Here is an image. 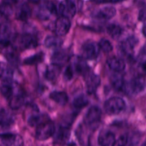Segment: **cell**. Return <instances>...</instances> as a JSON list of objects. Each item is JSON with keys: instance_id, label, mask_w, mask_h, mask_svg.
Here are the masks:
<instances>
[{"instance_id": "17", "label": "cell", "mask_w": 146, "mask_h": 146, "mask_svg": "<svg viewBox=\"0 0 146 146\" xmlns=\"http://www.w3.org/2000/svg\"><path fill=\"white\" fill-rule=\"evenodd\" d=\"M11 29L7 23L0 22V45L10 43Z\"/></svg>"}, {"instance_id": "24", "label": "cell", "mask_w": 146, "mask_h": 146, "mask_svg": "<svg viewBox=\"0 0 146 146\" xmlns=\"http://www.w3.org/2000/svg\"><path fill=\"white\" fill-rule=\"evenodd\" d=\"M25 102L24 96L18 92L9 99V106L12 109H18L23 106Z\"/></svg>"}, {"instance_id": "9", "label": "cell", "mask_w": 146, "mask_h": 146, "mask_svg": "<svg viewBox=\"0 0 146 146\" xmlns=\"http://www.w3.org/2000/svg\"><path fill=\"white\" fill-rule=\"evenodd\" d=\"M71 28V21L69 19L64 17H61L56 21L55 32L58 36L66 35L69 31Z\"/></svg>"}, {"instance_id": "31", "label": "cell", "mask_w": 146, "mask_h": 146, "mask_svg": "<svg viewBox=\"0 0 146 146\" xmlns=\"http://www.w3.org/2000/svg\"><path fill=\"white\" fill-rule=\"evenodd\" d=\"M13 9L11 4L9 3H3L0 5V15L3 17H9L12 14Z\"/></svg>"}, {"instance_id": "41", "label": "cell", "mask_w": 146, "mask_h": 146, "mask_svg": "<svg viewBox=\"0 0 146 146\" xmlns=\"http://www.w3.org/2000/svg\"><path fill=\"white\" fill-rule=\"evenodd\" d=\"M9 1H11V2H12V3H16V2H17L19 0H9Z\"/></svg>"}, {"instance_id": "39", "label": "cell", "mask_w": 146, "mask_h": 146, "mask_svg": "<svg viewBox=\"0 0 146 146\" xmlns=\"http://www.w3.org/2000/svg\"><path fill=\"white\" fill-rule=\"evenodd\" d=\"M143 34L146 37V25L144 26L143 28Z\"/></svg>"}, {"instance_id": "2", "label": "cell", "mask_w": 146, "mask_h": 146, "mask_svg": "<svg viewBox=\"0 0 146 146\" xmlns=\"http://www.w3.org/2000/svg\"><path fill=\"white\" fill-rule=\"evenodd\" d=\"M55 133V125L51 121H45L37 126L36 138L41 141H46Z\"/></svg>"}, {"instance_id": "8", "label": "cell", "mask_w": 146, "mask_h": 146, "mask_svg": "<svg viewBox=\"0 0 146 146\" xmlns=\"http://www.w3.org/2000/svg\"><path fill=\"white\" fill-rule=\"evenodd\" d=\"M145 78L143 76H137L128 84V91L135 94L142 92L145 87Z\"/></svg>"}, {"instance_id": "16", "label": "cell", "mask_w": 146, "mask_h": 146, "mask_svg": "<svg viewBox=\"0 0 146 146\" xmlns=\"http://www.w3.org/2000/svg\"><path fill=\"white\" fill-rule=\"evenodd\" d=\"M60 74H61V66L53 63L46 67L44 76L47 80L52 81L56 79Z\"/></svg>"}, {"instance_id": "25", "label": "cell", "mask_w": 146, "mask_h": 146, "mask_svg": "<svg viewBox=\"0 0 146 146\" xmlns=\"http://www.w3.org/2000/svg\"><path fill=\"white\" fill-rule=\"evenodd\" d=\"M70 137L69 129L66 127H61L57 131L55 135V142L56 143H64L67 141Z\"/></svg>"}, {"instance_id": "29", "label": "cell", "mask_w": 146, "mask_h": 146, "mask_svg": "<svg viewBox=\"0 0 146 146\" xmlns=\"http://www.w3.org/2000/svg\"><path fill=\"white\" fill-rule=\"evenodd\" d=\"M88 104V99L84 95H80L75 98L73 101V105L76 108H83Z\"/></svg>"}, {"instance_id": "34", "label": "cell", "mask_w": 146, "mask_h": 146, "mask_svg": "<svg viewBox=\"0 0 146 146\" xmlns=\"http://www.w3.org/2000/svg\"><path fill=\"white\" fill-rule=\"evenodd\" d=\"M138 62L143 69L146 70V44L141 48L138 55Z\"/></svg>"}, {"instance_id": "4", "label": "cell", "mask_w": 146, "mask_h": 146, "mask_svg": "<svg viewBox=\"0 0 146 146\" xmlns=\"http://www.w3.org/2000/svg\"><path fill=\"white\" fill-rule=\"evenodd\" d=\"M100 49L99 44H97L94 41L86 42L81 48L83 58L91 60L95 59L99 55Z\"/></svg>"}, {"instance_id": "40", "label": "cell", "mask_w": 146, "mask_h": 146, "mask_svg": "<svg viewBox=\"0 0 146 146\" xmlns=\"http://www.w3.org/2000/svg\"><path fill=\"white\" fill-rule=\"evenodd\" d=\"M29 1L33 3H39L40 1H41L42 0H29Z\"/></svg>"}, {"instance_id": "3", "label": "cell", "mask_w": 146, "mask_h": 146, "mask_svg": "<svg viewBox=\"0 0 146 146\" xmlns=\"http://www.w3.org/2000/svg\"><path fill=\"white\" fill-rule=\"evenodd\" d=\"M102 112L99 107L96 106L91 107L84 117V121L90 127H96L101 121Z\"/></svg>"}, {"instance_id": "36", "label": "cell", "mask_w": 146, "mask_h": 146, "mask_svg": "<svg viewBox=\"0 0 146 146\" xmlns=\"http://www.w3.org/2000/svg\"><path fill=\"white\" fill-rule=\"evenodd\" d=\"M73 76H74V68L71 66H68L64 71V78L66 80H70L73 78Z\"/></svg>"}, {"instance_id": "21", "label": "cell", "mask_w": 146, "mask_h": 146, "mask_svg": "<svg viewBox=\"0 0 146 146\" xmlns=\"http://www.w3.org/2000/svg\"><path fill=\"white\" fill-rule=\"evenodd\" d=\"M63 41L57 36H48L44 41V45L49 48H58L62 46Z\"/></svg>"}, {"instance_id": "20", "label": "cell", "mask_w": 146, "mask_h": 146, "mask_svg": "<svg viewBox=\"0 0 146 146\" xmlns=\"http://www.w3.org/2000/svg\"><path fill=\"white\" fill-rule=\"evenodd\" d=\"M50 98L61 106H65L68 101V95L63 91H54L50 94Z\"/></svg>"}, {"instance_id": "1", "label": "cell", "mask_w": 146, "mask_h": 146, "mask_svg": "<svg viewBox=\"0 0 146 146\" xmlns=\"http://www.w3.org/2000/svg\"><path fill=\"white\" fill-rule=\"evenodd\" d=\"M125 108V101L120 97H113L109 98L104 104V109L106 112L110 115H116L121 113Z\"/></svg>"}, {"instance_id": "33", "label": "cell", "mask_w": 146, "mask_h": 146, "mask_svg": "<svg viewBox=\"0 0 146 146\" xmlns=\"http://www.w3.org/2000/svg\"><path fill=\"white\" fill-rule=\"evenodd\" d=\"M99 46L101 49L105 53H110L113 51V46L108 40L103 38L100 41Z\"/></svg>"}, {"instance_id": "30", "label": "cell", "mask_w": 146, "mask_h": 146, "mask_svg": "<svg viewBox=\"0 0 146 146\" xmlns=\"http://www.w3.org/2000/svg\"><path fill=\"white\" fill-rule=\"evenodd\" d=\"M44 58V54L43 53H38V54H35L34 56L29 57L24 60V64L27 65H34L38 63L41 62Z\"/></svg>"}, {"instance_id": "22", "label": "cell", "mask_w": 146, "mask_h": 146, "mask_svg": "<svg viewBox=\"0 0 146 146\" xmlns=\"http://www.w3.org/2000/svg\"><path fill=\"white\" fill-rule=\"evenodd\" d=\"M31 11L30 7L27 4H24L19 8L16 17L20 21H27L31 17Z\"/></svg>"}, {"instance_id": "11", "label": "cell", "mask_w": 146, "mask_h": 146, "mask_svg": "<svg viewBox=\"0 0 146 146\" xmlns=\"http://www.w3.org/2000/svg\"><path fill=\"white\" fill-rule=\"evenodd\" d=\"M85 81L86 83L88 91L91 94L95 92L101 84L100 77L93 73L88 72L86 74H85Z\"/></svg>"}, {"instance_id": "32", "label": "cell", "mask_w": 146, "mask_h": 146, "mask_svg": "<svg viewBox=\"0 0 146 146\" xmlns=\"http://www.w3.org/2000/svg\"><path fill=\"white\" fill-rule=\"evenodd\" d=\"M44 115H33L29 118L28 123L31 126H38L42 123L45 122V118Z\"/></svg>"}, {"instance_id": "27", "label": "cell", "mask_w": 146, "mask_h": 146, "mask_svg": "<svg viewBox=\"0 0 146 146\" xmlns=\"http://www.w3.org/2000/svg\"><path fill=\"white\" fill-rule=\"evenodd\" d=\"M74 66L76 72L81 74H86L88 73V67L86 61H84V58L78 57L75 60V63L74 64Z\"/></svg>"}, {"instance_id": "38", "label": "cell", "mask_w": 146, "mask_h": 146, "mask_svg": "<svg viewBox=\"0 0 146 146\" xmlns=\"http://www.w3.org/2000/svg\"><path fill=\"white\" fill-rule=\"evenodd\" d=\"M122 1L123 0H98L100 3H117Z\"/></svg>"}, {"instance_id": "19", "label": "cell", "mask_w": 146, "mask_h": 146, "mask_svg": "<svg viewBox=\"0 0 146 146\" xmlns=\"http://www.w3.org/2000/svg\"><path fill=\"white\" fill-rule=\"evenodd\" d=\"M13 74V70L8 64L0 62V80L3 81H11Z\"/></svg>"}, {"instance_id": "13", "label": "cell", "mask_w": 146, "mask_h": 146, "mask_svg": "<svg viewBox=\"0 0 146 146\" xmlns=\"http://www.w3.org/2000/svg\"><path fill=\"white\" fill-rule=\"evenodd\" d=\"M98 143L102 146H113L115 144V135L109 131H104L98 135Z\"/></svg>"}, {"instance_id": "7", "label": "cell", "mask_w": 146, "mask_h": 146, "mask_svg": "<svg viewBox=\"0 0 146 146\" xmlns=\"http://www.w3.org/2000/svg\"><path fill=\"white\" fill-rule=\"evenodd\" d=\"M0 141L3 144L9 146H20L23 145V139L19 135L14 133L0 134Z\"/></svg>"}, {"instance_id": "12", "label": "cell", "mask_w": 146, "mask_h": 146, "mask_svg": "<svg viewBox=\"0 0 146 146\" xmlns=\"http://www.w3.org/2000/svg\"><path fill=\"white\" fill-rule=\"evenodd\" d=\"M138 42V38L136 37L133 36H129L121 43V50L125 55L131 56Z\"/></svg>"}, {"instance_id": "37", "label": "cell", "mask_w": 146, "mask_h": 146, "mask_svg": "<svg viewBox=\"0 0 146 146\" xmlns=\"http://www.w3.org/2000/svg\"><path fill=\"white\" fill-rule=\"evenodd\" d=\"M138 19L141 21H146V7H143L140 11L139 15H138Z\"/></svg>"}, {"instance_id": "10", "label": "cell", "mask_w": 146, "mask_h": 146, "mask_svg": "<svg viewBox=\"0 0 146 146\" xmlns=\"http://www.w3.org/2000/svg\"><path fill=\"white\" fill-rule=\"evenodd\" d=\"M56 8L53 3L48 2L40 7L37 12V17L41 20H47L52 15L56 14Z\"/></svg>"}, {"instance_id": "28", "label": "cell", "mask_w": 146, "mask_h": 146, "mask_svg": "<svg viewBox=\"0 0 146 146\" xmlns=\"http://www.w3.org/2000/svg\"><path fill=\"white\" fill-rule=\"evenodd\" d=\"M107 31L108 34L113 38H117L122 34V29L118 24H110L107 28Z\"/></svg>"}, {"instance_id": "5", "label": "cell", "mask_w": 146, "mask_h": 146, "mask_svg": "<svg viewBox=\"0 0 146 146\" xmlns=\"http://www.w3.org/2000/svg\"><path fill=\"white\" fill-rule=\"evenodd\" d=\"M58 11L61 17L71 19L75 16L76 12V7L71 0H64L59 4Z\"/></svg>"}, {"instance_id": "23", "label": "cell", "mask_w": 146, "mask_h": 146, "mask_svg": "<svg viewBox=\"0 0 146 146\" xmlns=\"http://www.w3.org/2000/svg\"><path fill=\"white\" fill-rule=\"evenodd\" d=\"M111 84L113 87L118 91H125L128 88V85L122 76L115 75L111 78Z\"/></svg>"}, {"instance_id": "35", "label": "cell", "mask_w": 146, "mask_h": 146, "mask_svg": "<svg viewBox=\"0 0 146 146\" xmlns=\"http://www.w3.org/2000/svg\"><path fill=\"white\" fill-rule=\"evenodd\" d=\"M128 136L125 134V135H122L118 138V140L115 141V144L116 145H125L128 144Z\"/></svg>"}, {"instance_id": "14", "label": "cell", "mask_w": 146, "mask_h": 146, "mask_svg": "<svg viewBox=\"0 0 146 146\" xmlns=\"http://www.w3.org/2000/svg\"><path fill=\"white\" fill-rule=\"evenodd\" d=\"M0 92L4 97L9 100L16 94V86L11 81H4L2 84L0 86Z\"/></svg>"}, {"instance_id": "6", "label": "cell", "mask_w": 146, "mask_h": 146, "mask_svg": "<svg viewBox=\"0 0 146 146\" xmlns=\"http://www.w3.org/2000/svg\"><path fill=\"white\" fill-rule=\"evenodd\" d=\"M19 44L23 49H31L37 46L38 41L36 38L33 34L26 33L19 37Z\"/></svg>"}, {"instance_id": "15", "label": "cell", "mask_w": 146, "mask_h": 146, "mask_svg": "<svg viewBox=\"0 0 146 146\" xmlns=\"http://www.w3.org/2000/svg\"><path fill=\"white\" fill-rule=\"evenodd\" d=\"M107 64L111 70L117 73L122 72L125 68V64L123 60L118 57H111L107 60Z\"/></svg>"}, {"instance_id": "18", "label": "cell", "mask_w": 146, "mask_h": 146, "mask_svg": "<svg viewBox=\"0 0 146 146\" xmlns=\"http://www.w3.org/2000/svg\"><path fill=\"white\" fill-rule=\"evenodd\" d=\"M116 14V10L113 7H105L101 9L96 14V18L100 19H110L113 18Z\"/></svg>"}, {"instance_id": "26", "label": "cell", "mask_w": 146, "mask_h": 146, "mask_svg": "<svg viewBox=\"0 0 146 146\" xmlns=\"http://www.w3.org/2000/svg\"><path fill=\"white\" fill-rule=\"evenodd\" d=\"M68 56L66 51H62V50H58L56 52L54 53L52 56L53 63L56 64L58 65L61 66V64H64L68 61Z\"/></svg>"}]
</instances>
